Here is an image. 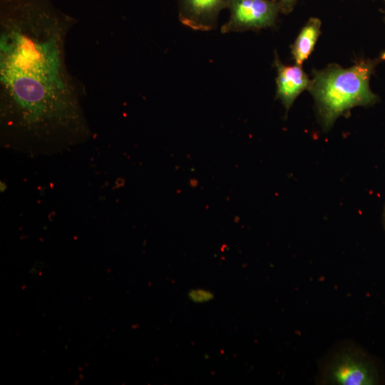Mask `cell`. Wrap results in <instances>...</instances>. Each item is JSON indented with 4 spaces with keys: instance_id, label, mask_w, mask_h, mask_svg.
<instances>
[{
    "instance_id": "10",
    "label": "cell",
    "mask_w": 385,
    "mask_h": 385,
    "mask_svg": "<svg viewBox=\"0 0 385 385\" xmlns=\"http://www.w3.org/2000/svg\"><path fill=\"white\" fill-rule=\"evenodd\" d=\"M384 223H385V210H384Z\"/></svg>"
},
{
    "instance_id": "7",
    "label": "cell",
    "mask_w": 385,
    "mask_h": 385,
    "mask_svg": "<svg viewBox=\"0 0 385 385\" xmlns=\"http://www.w3.org/2000/svg\"><path fill=\"white\" fill-rule=\"evenodd\" d=\"M321 21L310 18L301 30L292 48V53L297 66H301L314 49L320 34Z\"/></svg>"
},
{
    "instance_id": "6",
    "label": "cell",
    "mask_w": 385,
    "mask_h": 385,
    "mask_svg": "<svg viewBox=\"0 0 385 385\" xmlns=\"http://www.w3.org/2000/svg\"><path fill=\"white\" fill-rule=\"evenodd\" d=\"M230 3V0H183L181 18L192 26H205Z\"/></svg>"
},
{
    "instance_id": "8",
    "label": "cell",
    "mask_w": 385,
    "mask_h": 385,
    "mask_svg": "<svg viewBox=\"0 0 385 385\" xmlns=\"http://www.w3.org/2000/svg\"><path fill=\"white\" fill-rule=\"evenodd\" d=\"M188 298L195 303H205L214 298V294L207 289H192L188 293Z\"/></svg>"
},
{
    "instance_id": "5",
    "label": "cell",
    "mask_w": 385,
    "mask_h": 385,
    "mask_svg": "<svg viewBox=\"0 0 385 385\" xmlns=\"http://www.w3.org/2000/svg\"><path fill=\"white\" fill-rule=\"evenodd\" d=\"M275 66L277 70V96L287 111L296 98L309 88L311 81L299 66H285L278 59L275 61Z\"/></svg>"
},
{
    "instance_id": "4",
    "label": "cell",
    "mask_w": 385,
    "mask_h": 385,
    "mask_svg": "<svg viewBox=\"0 0 385 385\" xmlns=\"http://www.w3.org/2000/svg\"><path fill=\"white\" fill-rule=\"evenodd\" d=\"M230 18L225 31L260 29L272 26L280 11L273 0H230Z\"/></svg>"
},
{
    "instance_id": "2",
    "label": "cell",
    "mask_w": 385,
    "mask_h": 385,
    "mask_svg": "<svg viewBox=\"0 0 385 385\" xmlns=\"http://www.w3.org/2000/svg\"><path fill=\"white\" fill-rule=\"evenodd\" d=\"M384 57L363 60L354 66L343 68L332 65L315 72L309 89L316 102L319 119L325 130L336 119L355 106H367L378 101L369 86L371 76Z\"/></svg>"
},
{
    "instance_id": "1",
    "label": "cell",
    "mask_w": 385,
    "mask_h": 385,
    "mask_svg": "<svg viewBox=\"0 0 385 385\" xmlns=\"http://www.w3.org/2000/svg\"><path fill=\"white\" fill-rule=\"evenodd\" d=\"M76 19L51 0H1V141L29 155L61 152L86 141L83 86L66 63Z\"/></svg>"
},
{
    "instance_id": "9",
    "label": "cell",
    "mask_w": 385,
    "mask_h": 385,
    "mask_svg": "<svg viewBox=\"0 0 385 385\" xmlns=\"http://www.w3.org/2000/svg\"><path fill=\"white\" fill-rule=\"evenodd\" d=\"M298 0H277L282 12H290Z\"/></svg>"
},
{
    "instance_id": "3",
    "label": "cell",
    "mask_w": 385,
    "mask_h": 385,
    "mask_svg": "<svg viewBox=\"0 0 385 385\" xmlns=\"http://www.w3.org/2000/svg\"><path fill=\"white\" fill-rule=\"evenodd\" d=\"M324 381L342 385H373L377 376L371 364L359 351L345 349L325 369Z\"/></svg>"
}]
</instances>
